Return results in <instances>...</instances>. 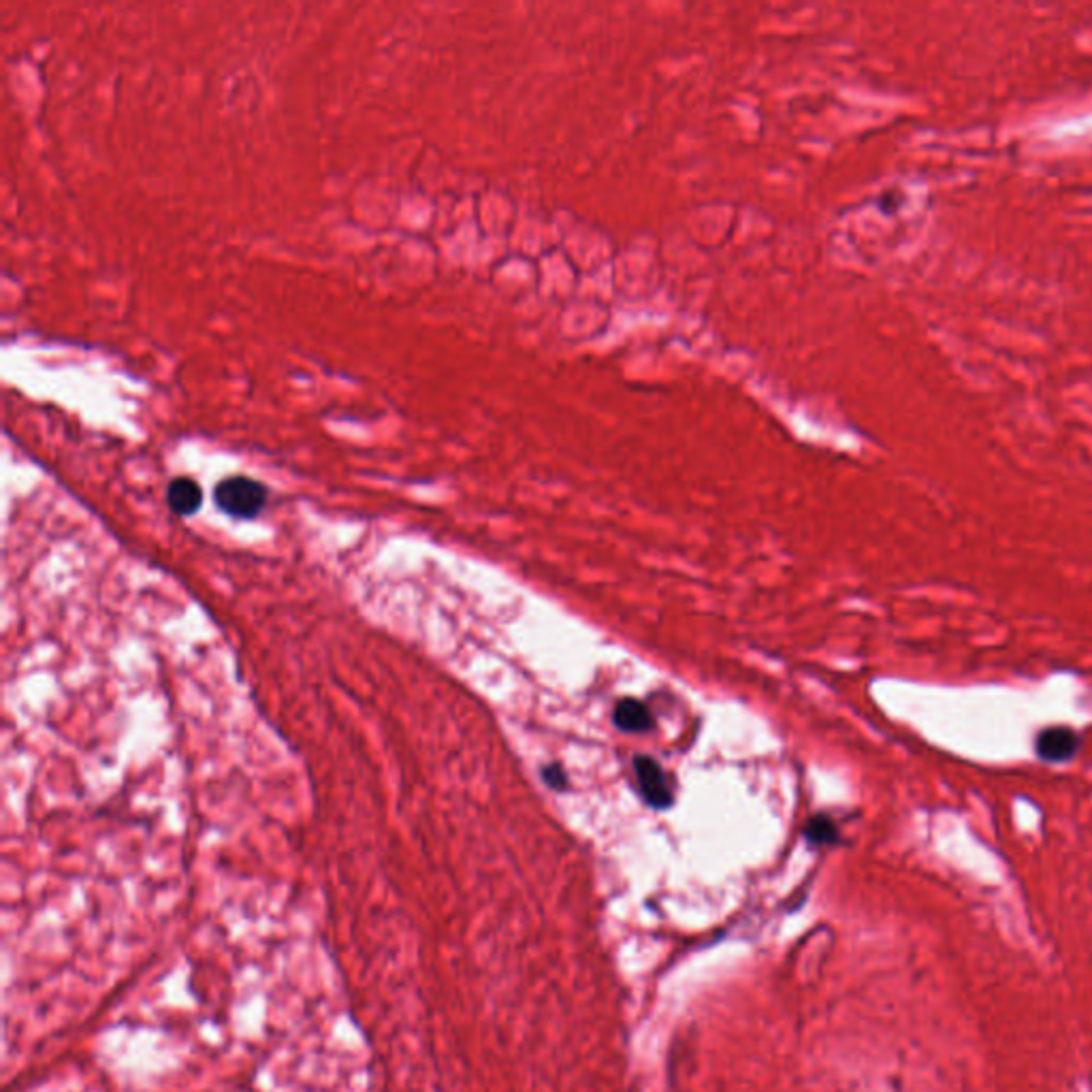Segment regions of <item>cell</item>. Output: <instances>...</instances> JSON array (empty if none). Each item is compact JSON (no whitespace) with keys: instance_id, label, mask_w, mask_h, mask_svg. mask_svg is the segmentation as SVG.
<instances>
[{"instance_id":"6da1fadb","label":"cell","mask_w":1092,"mask_h":1092,"mask_svg":"<svg viewBox=\"0 0 1092 1092\" xmlns=\"http://www.w3.org/2000/svg\"><path fill=\"white\" fill-rule=\"evenodd\" d=\"M269 498L263 482L248 476H230L216 485L214 502L220 510L233 519H254L261 515Z\"/></svg>"},{"instance_id":"7a4b0ae2","label":"cell","mask_w":1092,"mask_h":1092,"mask_svg":"<svg viewBox=\"0 0 1092 1092\" xmlns=\"http://www.w3.org/2000/svg\"><path fill=\"white\" fill-rule=\"evenodd\" d=\"M634 772H636L641 794L649 807H654L657 811L672 807V802H674L672 785L668 781V774L663 772L661 766L657 765L656 760H652L647 756L636 758Z\"/></svg>"},{"instance_id":"3957f363","label":"cell","mask_w":1092,"mask_h":1092,"mask_svg":"<svg viewBox=\"0 0 1092 1092\" xmlns=\"http://www.w3.org/2000/svg\"><path fill=\"white\" fill-rule=\"evenodd\" d=\"M1080 743L1069 728H1048L1037 739V754L1046 762H1067L1076 756Z\"/></svg>"},{"instance_id":"277c9868","label":"cell","mask_w":1092,"mask_h":1092,"mask_svg":"<svg viewBox=\"0 0 1092 1092\" xmlns=\"http://www.w3.org/2000/svg\"><path fill=\"white\" fill-rule=\"evenodd\" d=\"M167 502H169V508L176 515L191 517V515H195L201 508V504H204V491H201V487L193 478L180 476V478H176L169 485V489H167Z\"/></svg>"},{"instance_id":"5b68a950","label":"cell","mask_w":1092,"mask_h":1092,"mask_svg":"<svg viewBox=\"0 0 1092 1092\" xmlns=\"http://www.w3.org/2000/svg\"><path fill=\"white\" fill-rule=\"evenodd\" d=\"M613 719L619 730L630 732V734L649 732L654 728V715L649 713V709L643 702H639L634 698L621 700L615 709Z\"/></svg>"},{"instance_id":"8992f818","label":"cell","mask_w":1092,"mask_h":1092,"mask_svg":"<svg viewBox=\"0 0 1092 1092\" xmlns=\"http://www.w3.org/2000/svg\"><path fill=\"white\" fill-rule=\"evenodd\" d=\"M807 839L813 843V845H826V843H835L839 839L837 835V826L826 817V815H817L813 817L809 824H807Z\"/></svg>"},{"instance_id":"52a82bcc","label":"cell","mask_w":1092,"mask_h":1092,"mask_svg":"<svg viewBox=\"0 0 1092 1092\" xmlns=\"http://www.w3.org/2000/svg\"><path fill=\"white\" fill-rule=\"evenodd\" d=\"M543 776H545L546 783L550 787H555V789H565V785H568L565 774H563V770H561V766L559 765L545 766L543 768Z\"/></svg>"}]
</instances>
